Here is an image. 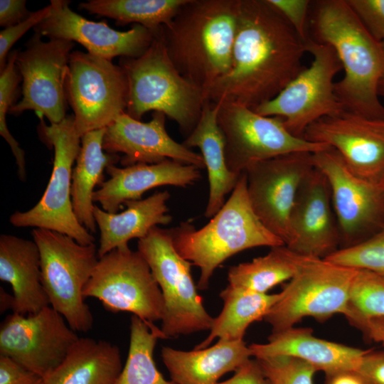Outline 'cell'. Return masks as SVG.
<instances>
[{
    "label": "cell",
    "mask_w": 384,
    "mask_h": 384,
    "mask_svg": "<svg viewBox=\"0 0 384 384\" xmlns=\"http://www.w3.org/2000/svg\"><path fill=\"white\" fill-rule=\"evenodd\" d=\"M307 40L267 0H239L230 68L207 100L254 110L273 99L305 68Z\"/></svg>",
    "instance_id": "6da1fadb"
},
{
    "label": "cell",
    "mask_w": 384,
    "mask_h": 384,
    "mask_svg": "<svg viewBox=\"0 0 384 384\" xmlns=\"http://www.w3.org/2000/svg\"><path fill=\"white\" fill-rule=\"evenodd\" d=\"M311 27L317 42L330 46L344 70L334 84L346 111L384 119L378 87L384 76V52L346 0L312 1Z\"/></svg>",
    "instance_id": "7a4b0ae2"
},
{
    "label": "cell",
    "mask_w": 384,
    "mask_h": 384,
    "mask_svg": "<svg viewBox=\"0 0 384 384\" xmlns=\"http://www.w3.org/2000/svg\"><path fill=\"white\" fill-rule=\"evenodd\" d=\"M238 4L239 0H186L161 27L172 63L204 92L230 68Z\"/></svg>",
    "instance_id": "3957f363"
},
{
    "label": "cell",
    "mask_w": 384,
    "mask_h": 384,
    "mask_svg": "<svg viewBox=\"0 0 384 384\" xmlns=\"http://www.w3.org/2000/svg\"><path fill=\"white\" fill-rule=\"evenodd\" d=\"M170 230L179 255L200 269L199 290L208 288L216 268L233 255L256 247L285 245L252 210L244 173L224 205L206 225L196 230L193 224L183 222Z\"/></svg>",
    "instance_id": "277c9868"
},
{
    "label": "cell",
    "mask_w": 384,
    "mask_h": 384,
    "mask_svg": "<svg viewBox=\"0 0 384 384\" xmlns=\"http://www.w3.org/2000/svg\"><path fill=\"white\" fill-rule=\"evenodd\" d=\"M161 27L154 31L152 43L142 55L121 58L128 87L126 113L140 120L149 111L162 112L187 137L208 100L204 91L183 78L172 63Z\"/></svg>",
    "instance_id": "5b68a950"
},
{
    "label": "cell",
    "mask_w": 384,
    "mask_h": 384,
    "mask_svg": "<svg viewBox=\"0 0 384 384\" xmlns=\"http://www.w3.org/2000/svg\"><path fill=\"white\" fill-rule=\"evenodd\" d=\"M357 271L326 259L297 253L293 277L264 318L272 333L294 327L306 316L324 321L336 314L345 316Z\"/></svg>",
    "instance_id": "8992f818"
},
{
    "label": "cell",
    "mask_w": 384,
    "mask_h": 384,
    "mask_svg": "<svg viewBox=\"0 0 384 384\" xmlns=\"http://www.w3.org/2000/svg\"><path fill=\"white\" fill-rule=\"evenodd\" d=\"M31 235L40 252L41 280L50 306L75 331L87 332L94 319L82 291L99 260L95 243L81 245L42 228L33 229Z\"/></svg>",
    "instance_id": "52a82bcc"
},
{
    "label": "cell",
    "mask_w": 384,
    "mask_h": 384,
    "mask_svg": "<svg viewBox=\"0 0 384 384\" xmlns=\"http://www.w3.org/2000/svg\"><path fill=\"white\" fill-rule=\"evenodd\" d=\"M137 248L163 296L161 330L166 338L210 331L214 318L206 311L198 293L191 274L193 265L176 250L171 230L154 227L138 240Z\"/></svg>",
    "instance_id": "ba28073f"
},
{
    "label": "cell",
    "mask_w": 384,
    "mask_h": 384,
    "mask_svg": "<svg viewBox=\"0 0 384 384\" xmlns=\"http://www.w3.org/2000/svg\"><path fill=\"white\" fill-rule=\"evenodd\" d=\"M39 118V135L44 142L54 148L51 176L36 205L27 211L15 212L10 216L9 222L15 227L56 231L81 245L93 244L95 238L78 220L72 204V166L78 156L81 142L75 129L74 114L50 125L45 124L43 117Z\"/></svg>",
    "instance_id": "9c48e42d"
},
{
    "label": "cell",
    "mask_w": 384,
    "mask_h": 384,
    "mask_svg": "<svg viewBox=\"0 0 384 384\" xmlns=\"http://www.w3.org/2000/svg\"><path fill=\"white\" fill-rule=\"evenodd\" d=\"M307 52L313 56L304 68L277 96L254 110L262 116L283 119L285 127L303 138L305 130L319 119L346 111L337 97L334 78L342 70L334 50L311 37Z\"/></svg>",
    "instance_id": "30bf717a"
},
{
    "label": "cell",
    "mask_w": 384,
    "mask_h": 384,
    "mask_svg": "<svg viewBox=\"0 0 384 384\" xmlns=\"http://www.w3.org/2000/svg\"><path fill=\"white\" fill-rule=\"evenodd\" d=\"M82 294L97 298L110 312L132 313L152 327L164 315L163 296L148 263L129 246L99 258Z\"/></svg>",
    "instance_id": "8fae6325"
},
{
    "label": "cell",
    "mask_w": 384,
    "mask_h": 384,
    "mask_svg": "<svg viewBox=\"0 0 384 384\" xmlns=\"http://www.w3.org/2000/svg\"><path fill=\"white\" fill-rule=\"evenodd\" d=\"M218 123L225 140L228 169L240 176L252 164L299 151L330 147L292 134L279 117L262 116L245 106L220 103Z\"/></svg>",
    "instance_id": "7c38bea8"
},
{
    "label": "cell",
    "mask_w": 384,
    "mask_h": 384,
    "mask_svg": "<svg viewBox=\"0 0 384 384\" xmlns=\"http://www.w3.org/2000/svg\"><path fill=\"white\" fill-rule=\"evenodd\" d=\"M312 160L330 187L340 230L339 249L357 245L384 227V178L358 176L331 147L314 153Z\"/></svg>",
    "instance_id": "4fadbf2b"
},
{
    "label": "cell",
    "mask_w": 384,
    "mask_h": 384,
    "mask_svg": "<svg viewBox=\"0 0 384 384\" xmlns=\"http://www.w3.org/2000/svg\"><path fill=\"white\" fill-rule=\"evenodd\" d=\"M66 99L82 137L107 128L127 105L126 75L120 65L80 50L70 54L65 82Z\"/></svg>",
    "instance_id": "5bb4252c"
},
{
    "label": "cell",
    "mask_w": 384,
    "mask_h": 384,
    "mask_svg": "<svg viewBox=\"0 0 384 384\" xmlns=\"http://www.w3.org/2000/svg\"><path fill=\"white\" fill-rule=\"evenodd\" d=\"M34 32L18 50L16 64L21 76L22 98L8 113L18 116L33 110L46 117L50 124L58 123L66 117L65 82L74 42L58 38L48 41Z\"/></svg>",
    "instance_id": "9a60e30c"
},
{
    "label": "cell",
    "mask_w": 384,
    "mask_h": 384,
    "mask_svg": "<svg viewBox=\"0 0 384 384\" xmlns=\"http://www.w3.org/2000/svg\"><path fill=\"white\" fill-rule=\"evenodd\" d=\"M79 338L50 306L28 315L12 313L1 324L0 356L46 378Z\"/></svg>",
    "instance_id": "2e32d148"
},
{
    "label": "cell",
    "mask_w": 384,
    "mask_h": 384,
    "mask_svg": "<svg viewBox=\"0 0 384 384\" xmlns=\"http://www.w3.org/2000/svg\"><path fill=\"white\" fill-rule=\"evenodd\" d=\"M312 154L299 151L279 156L252 164L243 172L252 210L285 245L290 240L289 218L299 188L314 168Z\"/></svg>",
    "instance_id": "e0dca14e"
},
{
    "label": "cell",
    "mask_w": 384,
    "mask_h": 384,
    "mask_svg": "<svg viewBox=\"0 0 384 384\" xmlns=\"http://www.w3.org/2000/svg\"><path fill=\"white\" fill-rule=\"evenodd\" d=\"M303 138L335 149L356 174L384 178V119L344 111L311 124Z\"/></svg>",
    "instance_id": "ac0fdd59"
},
{
    "label": "cell",
    "mask_w": 384,
    "mask_h": 384,
    "mask_svg": "<svg viewBox=\"0 0 384 384\" xmlns=\"http://www.w3.org/2000/svg\"><path fill=\"white\" fill-rule=\"evenodd\" d=\"M70 1L51 0L49 16L33 28L42 36L77 42L87 53L112 60L117 56L137 58L149 47L154 32L135 24L126 31H117L103 21L95 22L74 12Z\"/></svg>",
    "instance_id": "d6986e66"
},
{
    "label": "cell",
    "mask_w": 384,
    "mask_h": 384,
    "mask_svg": "<svg viewBox=\"0 0 384 384\" xmlns=\"http://www.w3.org/2000/svg\"><path fill=\"white\" fill-rule=\"evenodd\" d=\"M293 252L325 259L340 248L338 223L326 176L315 166L303 180L289 218Z\"/></svg>",
    "instance_id": "ffe728a7"
},
{
    "label": "cell",
    "mask_w": 384,
    "mask_h": 384,
    "mask_svg": "<svg viewBox=\"0 0 384 384\" xmlns=\"http://www.w3.org/2000/svg\"><path fill=\"white\" fill-rule=\"evenodd\" d=\"M165 121L166 115L160 112H153L148 122L124 112L106 128L102 149L108 154L122 153L120 163L125 167L172 159L205 169L201 154L173 139L166 130Z\"/></svg>",
    "instance_id": "44dd1931"
},
{
    "label": "cell",
    "mask_w": 384,
    "mask_h": 384,
    "mask_svg": "<svg viewBox=\"0 0 384 384\" xmlns=\"http://www.w3.org/2000/svg\"><path fill=\"white\" fill-rule=\"evenodd\" d=\"M110 178L93 193V201L102 209L116 213L124 203L142 199L149 189L161 186L187 187L201 178L200 169L191 164L166 159L153 164H137L124 168L110 165Z\"/></svg>",
    "instance_id": "7402d4cb"
},
{
    "label": "cell",
    "mask_w": 384,
    "mask_h": 384,
    "mask_svg": "<svg viewBox=\"0 0 384 384\" xmlns=\"http://www.w3.org/2000/svg\"><path fill=\"white\" fill-rule=\"evenodd\" d=\"M255 358L289 356L299 358L324 372L326 378L346 372H356L367 350L316 337L311 328H295L272 333L266 343L249 346Z\"/></svg>",
    "instance_id": "603a6c76"
},
{
    "label": "cell",
    "mask_w": 384,
    "mask_h": 384,
    "mask_svg": "<svg viewBox=\"0 0 384 384\" xmlns=\"http://www.w3.org/2000/svg\"><path fill=\"white\" fill-rule=\"evenodd\" d=\"M0 279L11 285L13 313L28 315L50 306L41 280L40 252L34 240L1 235Z\"/></svg>",
    "instance_id": "cb8c5ba5"
},
{
    "label": "cell",
    "mask_w": 384,
    "mask_h": 384,
    "mask_svg": "<svg viewBox=\"0 0 384 384\" xmlns=\"http://www.w3.org/2000/svg\"><path fill=\"white\" fill-rule=\"evenodd\" d=\"M161 356L176 384H218L224 374L235 371L252 357L244 340H218L212 346L189 351L164 346Z\"/></svg>",
    "instance_id": "d4e9b609"
},
{
    "label": "cell",
    "mask_w": 384,
    "mask_h": 384,
    "mask_svg": "<svg viewBox=\"0 0 384 384\" xmlns=\"http://www.w3.org/2000/svg\"><path fill=\"white\" fill-rule=\"evenodd\" d=\"M167 191L154 193L145 199L124 203L127 208L119 213H110L94 206L93 215L100 232L98 257L117 247H127L133 238H144L158 225L171 221L168 214Z\"/></svg>",
    "instance_id": "484cf974"
},
{
    "label": "cell",
    "mask_w": 384,
    "mask_h": 384,
    "mask_svg": "<svg viewBox=\"0 0 384 384\" xmlns=\"http://www.w3.org/2000/svg\"><path fill=\"white\" fill-rule=\"evenodd\" d=\"M219 105L207 101L193 130L183 142L186 147H198L207 170L209 195L204 215L214 216L232 192L240 176L228 168L225 156V140L218 123Z\"/></svg>",
    "instance_id": "4316f807"
},
{
    "label": "cell",
    "mask_w": 384,
    "mask_h": 384,
    "mask_svg": "<svg viewBox=\"0 0 384 384\" xmlns=\"http://www.w3.org/2000/svg\"><path fill=\"white\" fill-rule=\"evenodd\" d=\"M123 366L117 346L79 338L46 384H117Z\"/></svg>",
    "instance_id": "83f0119b"
},
{
    "label": "cell",
    "mask_w": 384,
    "mask_h": 384,
    "mask_svg": "<svg viewBox=\"0 0 384 384\" xmlns=\"http://www.w3.org/2000/svg\"><path fill=\"white\" fill-rule=\"evenodd\" d=\"M106 128L92 131L81 137V146L73 169L71 199L74 213L90 233H95L97 223L93 215V193L96 185L104 181L103 171L115 165L119 156L104 153L102 142Z\"/></svg>",
    "instance_id": "f1b7e54d"
},
{
    "label": "cell",
    "mask_w": 384,
    "mask_h": 384,
    "mask_svg": "<svg viewBox=\"0 0 384 384\" xmlns=\"http://www.w3.org/2000/svg\"><path fill=\"white\" fill-rule=\"evenodd\" d=\"M219 297L223 302L222 311L213 319L208 336L194 349L207 348L215 338L226 341L243 340L247 327L255 321L264 319L282 297V293H258L228 284Z\"/></svg>",
    "instance_id": "f546056e"
},
{
    "label": "cell",
    "mask_w": 384,
    "mask_h": 384,
    "mask_svg": "<svg viewBox=\"0 0 384 384\" xmlns=\"http://www.w3.org/2000/svg\"><path fill=\"white\" fill-rule=\"evenodd\" d=\"M186 0H88L79 9L124 26L134 23L151 31L168 24Z\"/></svg>",
    "instance_id": "4dcf8cb0"
},
{
    "label": "cell",
    "mask_w": 384,
    "mask_h": 384,
    "mask_svg": "<svg viewBox=\"0 0 384 384\" xmlns=\"http://www.w3.org/2000/svg\"><path fill=\"white\" fill-rule=\"evenodd\" d=\"M296 260L297 253L286 245L271 247L265 256L230 267L228 272L229 285L266 294L293 277Z\"/></svg>",
    "instance_id": "1f68e13d"
},
{
    "label": "cell",
    "mask_w": 384,
    "mask_h": 384,
    "mask_svg": "<svg viewBox=\"0 0 384 384\" xmlns=\"http://www.w3.org/2000/svg\"><path fill=\"white\" fill-rule=\"evenodd\" d=\"M166 339L161 329L132 315L128 356L117 384H176L164 378L154 361L158 339Z\"/></svg>",
    "instance_id": "d6a6232c"
},
{
    "label": "cell",
    "mask_w": 384,
    "mask_h": 384,
    "mask_svg": "<svg viewBox=\"0 0 384 384\" xmlns=\"http://www.w3.org/2000/svg\"><path fill=\"white\" fill-rule=\"evenodd\" d=\"M351 325L368 319L384 316V277L358 270L350 291L344 316Z\"/></svg>",
    "instance_id": "836d02e7"
},
{
    "label": "cell",
    "mask_w": 384,
    "mask_h": 384,
    "mask_svg": "<svg viewBox=\"0 0 384 384\" xmlns=\"http://www.w3.org/2000/svg\"><path fill=\"white\" fill-rule=\"evenodd\" d=\"M325 259L338 265L369 271L384 277V227L367 240L339 249Z\"/></svg>",
    "instance_id": "e575fe53"
},
{
    "label": "cell",
    "mask_w": 384,
    "mask_h": 384,
    "mask_svg": "<svg viewBox=\"0 0 384 384\" xmlns=\"http://www.w3.org/2000/svg\"><path fill=\"white\" fill-rule=\"evenodd\" d=\"M255 359L272 384H314L317 370L299 358L276 356Z\"/></svg>",
    "instance_id": "d590c367"
},
{
    "label": "cell",
    "mask_w": 384,
    "mask_h": 384,
    "mask_svg": "<svg viewBox=\"0 0 384 384\" xmlns=\"http://www.w3.org/2000/svg\"><path fill=\"white\" fill-rule=\"evenodd\" d=\"M51 10L50 4L31 14L17 24L4 28L0 32V72L6 65L9 51L14 44L29 29L34 28L48 16Z\"/></svg>",
    "instance_id": "8d00e7d4"
},
{
    "label": "cell",
    "mask_w": 384,
    "mask_h": 384,
    "mask_svg": "<svg viewBox=\"0 0 384 384\" xmlns=\"http://www.w3.org/2000/svg\"><path fill=\"white\" fill-rule=\"evenodd\" d=\"M369 33L379 42L384 38V0H346Z\"/></svg>",
    "instance_id": "74e56055"
},
{
    "label": "cell",
    "mask_w": 384,
    "mask_h": 384,
    "mask_svg": "<svg viewBox=\"0 0 384 384\" xmlns=\"http://www.w3.org/2000/svg\"><path fill=\"white\" fill-rule=\"evenodd\" d=\"M286 18L297 33L304 40L307 33V18L311 1L309 0H267Z\"/></svg>",
    "instance_id": "f35d334b"
},
{
    "label": "cell",
    "mask_w": 384,
    "mask_h": 384,
    "mask_svg": "<svg viewBox=\"0 0 384 384\" xmlns=\"http://www.w3.org/2000/svg\"><path fill=\"white\" fill-rule=\"evenodd\" d=\"M0 384H46L44 378L0 356Z\"/></svg>",
    "instance_id": "ab89813d"
},
{
    "label": "cell",
    "mask_w": 384,
    "mask_h": 384,
    "mask_svg": "<svg viewBox=\"0 0 384 384\" xmlns=\"http://www.w3.org/2000/svg\"><path fill=\"white\" fill-rule=\"evenodd\" d=\"M355 373L364 384H384V350H367Z\"/></svg>",
    "instance_id": "60d3db41"
},
{
    "label": "cell",
    "mask_w": 384,
    "mask_h": 384,
    "mask_svg": "<svg viewBox=\"0 0 384 384\" xmlns=\"http://www.w3.org/2000/svg\"><path fill=\"white\" fill-rule=\"evenodd\" d=\"M218 384H272L265 375L257 359H249L229 379Z\"/></svg>",
    "instance_id": "b9f144b4"
},
{
    "label": "cell",
    "mask_w": 384,
    "mask_h": 384,
    "mask_svg": "<svg viewBox=\"0 0 384 384\" xmlns=\"http://www.w3.org/2000/svg\"><path fill=\"white\" fill-rule=\"evenodd\" d=\"M31 14L26 9V0L0 1V26L4 28L17 24Z\"/></svg>",
    "instance_id": "7bdbcfd3"
},
{
    "label": "cell",
    "mask_w": 384,
    "mask_h": 384,
    "mask_svg": "<svg viewBox=\"0 0 384 384\" xmlns=\"http://www.w3.org/2000/svg\"><path fill=\"white\" fill-rule=\"evenodd\" d=\"M368 339L384 345V316L360 321L353 325Z\"/></svg>",
    "instance_id": "ee69618b"
},
{
    "label": "cell",
    "mask_w": 384,
    "mask_h": 384,
    "mask_svg": "<svg viewBox=\"0 0 384 384\" xmlns=\"http://www.w3.org/2000/svg\"><path fill=\"white\" fill-rule=\"evenodd\" d=\"M327 384H364L361 378L355 372H346L328 377Z\"/></svg>",
    "instance_id": "f6af8a7d"
},
{
    "label": "cell",
    "mask_w": 384,
    "mask_h": 384,
    "mask_svg": "<svg viewBox=\"0 0 384 384\" xmlns=\"http://www.w3.org/2000/svg\"><path fill=\"white\" fill-rule=\"evenodd\" d=\"M0 297H1V313H4L6 310L12 309L13 306V295L8 294L4 289L0 288Z\"/></svg>",
    "instance_id": "bcb514c9"
},
{
    "label": "cell",
    "mask_w": 384,
    "mask_h": 384,
    "mask_svg": "<svg viewBox=\"0 0 384 384\" xmlns=\"http://www.w3.org/2000/svg\"><path fill=\"white\" fill-rule=\"evenodd\" d=\"M378 93H379V95H381L384 96V76L380 82L379 87H378Z\"/></svg>",
    "instance_id": "7dc6e473"
},
{
    "label": "cell",
    "mask_w": 384,
    "mask_h": 384,
    "mask_svg": "<svg viewBox=\"0 0 384 384\" xmlns=\"http://www.w3.org/2000/svg\"><path fill=\"white\" fill-rule=\"evenodd\" d=\"M380 43H381V46L384 52V38L381 41Z\"/></svg>",
    "instance_id": "c3c4849f"
}]
</instances>
